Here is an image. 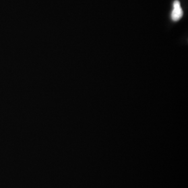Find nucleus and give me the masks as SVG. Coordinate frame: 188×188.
Wrapping results in <instances>:
<instances>
[{
	"label": "nucleus",
	"instance_id": "f257e3e1",
	"mask_svg": "<svg viewBox=\"0 0 188 188\" xmlns=\"http://www.w3.org/2000/svg\"><path fill=\"white\" fill-rule=\"evenodd\" d=\"M173 9L171 13V18L173 21H178L183 16V10L181 8L180 3L176 0L173 4Z\"/></svg>",
	"mask_w": 188,
	"mask_h": 188
}]
</instances>
